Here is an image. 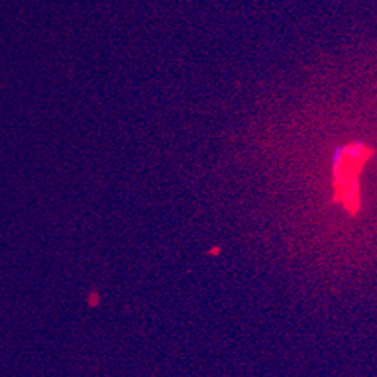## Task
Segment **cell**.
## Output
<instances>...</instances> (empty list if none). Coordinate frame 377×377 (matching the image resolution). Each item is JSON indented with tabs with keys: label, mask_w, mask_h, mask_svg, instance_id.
Wrapping results in <instances>:
<instances>
[{
	"label": "cell",
	"mask_w": 377,
	"mask_h": 377,
	"mask_svg": "<svg viewBox=\"0 0 377 377\" xmlns=\"http://www.w3.org/2000/svg\"><path fill=\"white\" fill-rule=\"evenodd\" d=\"M371 155L365 143H347L332 152V200L350 217H356L361 209L359 175Z\"/></svg>",
	"instance_id": "6da1fadb"
}]
</instances>
